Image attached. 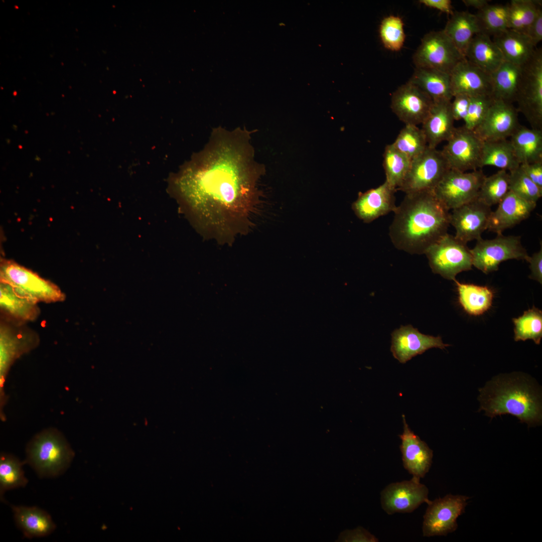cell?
<instances>
[{"mask_svg":"<svg viewBox=\"0 0 542 542\" xmlns=\"http://www.w3.org/2000/svg\"><path fill=\"white\" fill-rule=\"evenodd\" d=\"M252 133L213 128L204 148L170 179L172 193L196 229L221 245L248 234L260 205L264 167L254 159Z\"/></svg>","mask_w":542,"mask_h":542,"instance_id":"6da1fadb","label":"cell"},{"mask_svg":"<svg viewBox=\"0 0 542 542\" xmlns=\"http://www.w3.org/2000/svg\"><path fill=\"white\" fill-rule=\"evenodd\" d=\"M393 212L389 236L398 250L412 254H425L447 233L450 213L433 191L405 194Z\"/></svg>","mask_w":542,"mask_h":542,"instance_id":"7a4b0ae2","label":"cell"},{"mask_svg":"<svg viewBox=\"0 0 542 542\" xmlns=\"http://www.w3.org/2000/svg\"><path fill=\"white\" fill-rule=\"evenodd\" d=\"M479 411L491 419L502 415L516 417L528 428L540 425L541 393L531 378L520 372L501 374L479 390Z\"/></svg>","mask_w":542,"mask_h":542,"instance_id":"3957f363","label":"cell"},{"mask_svg":"<svg viewBox=\"0 0 542 542\" xmlns=\"http://www.w3.org/2000/svg\"><path fill=\"white\" fill-rule=\"evenodd\" d=\"M24 461L41 478H56L69 468L75 456L69 444L58 431L44 430L29 443Z\"/></svg>","mask_w":542,"mask_h":542,"instance_id":"277c9868","label":"cell"},{"mask_svg":"<svg viewBox=\"0 0 542 542\" xmlns=\"http://www.w3.org/2000/svg\"><path fill=\"white\" fill-rule=\"evenodd\" d=\"M0 279L18 294L36 303L61 302L65 299L57 286L14 261H1Z\"/></svg>","mask_w":542,"mask_h":542,"instance_id":"5b68a950","label":"cell"},{"mask_svg":"<svg viewBox=\"0 0 542 542\" xmlns=\"http://www.w3.org/2000/svg\"><path fill=\"white\" fill-rule=\"evenodd\" d=\"M515 101L517 110L525 116L531 128L542 130L541 49H536L530 59L522 66Z\"/></svg>","mask_w":542,"mask_h":542,"instance_id":"8992f818","label":"cell"},{"mask_svg":"<svg viewBox=\"0 0 542 542\" xmlns=\"http://www.w3.org/2000/svg\"><path fill=\"white\" fill-rule=\"evenodd\" d=\"M425 254L432 272L449 280L455 281L458 274L471 270L473 265L467 244L448 233L431 245Z\"/></svg>","mask_w":542,"mask_h":542,"instance_id":"52a82bcc","label":"cell"},{"mask_svg":"<svg viewBox=\"0 0 542 542\" xmlns=\"http://www.w3.org/2000/svg\"><path fill=\"white\" fill-rule=\"evenodd\" d=\"M485 177L480 170L467 172L449 169L433 192L446 209L453 210L477 198Z\"/></svg>","mask_w":542,"mask_h":542,"instance_id":"ba28073f","label":"cell"},{"mask_svg":"<svg viewBox=\"0 0 542 542\" xmlns=\"http://www.w3.org/2000/svg\"><path fill=\"white\" fill-rule=\"evenodd\" d=\"M470 251L473 265L486 274L497 270L504 261L526 260L529 256L522 245L520 236H505L502 233L497 234L492 239L481 238Z\"/></svg>","mask_w":542,"mask_h":542,"instance_id":"9c48e42d","label":"cell"},{"mask_svg":"<svg viewBox=\"0 0 542 542\" xmlns=\"http://www.w3.org/2000/svg\"><path fill=\"white\" fill-rule=\"evenodd\" d=\"M464 59L443 30L425 35L413 57L416 68L433 69L449 74Z\"/></svg>","mask_w":542,"mask_h":542,"instance_id":"30bf717a","label":"cell"},{"mask_svg":"<svg viewBox=\"0 0 542 542\" xmlns=\"http://www.w3.org/2000/svg\"><path fill=\"white\" fill-rule=\"evenodd\" d=\"M449 169L441 151L427 146L412 160L409 172L398 189L405 194L433 191Z\"/></svg>","mask_w":542,"mask_h":542,"instance_id":"8fae6325","label":"cell"},{"mask_svg":"<svg viewBox=\"0 0 542 542\" xmlns=\"http://www.w3.org/2000/svg\"><path fill=\"white\" fill-rule=\"evenodd\" d=\"M470 498L449 494L430 501L423 516V536H446L455 531L458 528L457 519L464 513Z\"/></svg>","mask_w":542,"mask_h":542,"instance_id":"7c38bea8","label":"cell"},{"mask_svg":"<svg viewBox=\"0 0 542 542\" xmlns=\"http://www.w3.org/2000/svg\"><path fill=\"white\" fill-rule=\"evenodd\" d=\"M441 152L450 169L461 172L480 168L483 141L463 126L456 128Z\"/></svg>","mask_w":542,"mask_h":542,"instance_id":"4fadbf2b","label":"cell"},{"mask_svg":"<svg viewBox=\"0 0 542 542\" xmlns=\"http://www.w3.org/2000/svg\"><path fill=\"white\" fill-rule=\"evenodd\" d=\"M429 489L413 477L409 480L389 484L381 492L382 509L388 514L411 513L424 502L428 504Z\"/></svg>","mask_w":542,"mask_h":542,"instance_id":"5bb4252c","label":"cell"},{"mask_svg":"<svg viewBox=\"0 0 542 542\" xmlns=\"http://www.w3.org/2000/svg\"><path fill=\"white\" fill-rule=\"evenodd\" d=\"M433 103L426 93L408 81L392 93L390 108L405 124L418 125L424 121Z\"/></svg>","mask_w":542,"mask_h":542,"instance_id":"9a60e30c","label":"cell"},{"mask_svg":"<svg viewBox=\"0 0 542 542\" xmlns=\"http://www.w3.org/2000/svg\"><path fill=\"white\" fill-rule=\"evenodd\" d=\"M491 212V207L477 198L453 209L449 214V222L455 229V237L465 244L481 239L482 233L487 229Z\"/></svg>","mask_w":542,"mask_h":542,"instance_id":"2e32d148","label":"cell"},{"mask_svg":"<svg viewBox=\"0 0 542 542\" xmlns=\"http://www.w3.org/2000/svg\"><path fill=\"white\" fill-rule=\"evenodd\" d=\"M520 124L512 103L493 99L488 112L474 131L483 141L507 139Z\"/></svg>","mask_w":542,"mask_h":542,"instance_id":"e0dca14e","label":"cell"},{"mask_svg":"<svg viewBox=\"0 0 542 542\" xmlns=\"http://www.w3.org/2000/svg\"><path fill=\"white\" fill-rule=\"evenodd\" d=\"M449 346L443 343L440 336L424 334L411 325L401 326L391 333L390 351L394 358L401 363L430 348L444 349Z\"/></svg>","mask_w":542,"mask_h":542,"instance_id":"ac0fdd59","label":"cell"},{"mask_svg":"<svg viewBox=\"0 0 542 542\" xmlns=\"http://www.w3.org/2000/svg\"><path fill=\"white\" fill-rule=\"evenodd\" d=\"M403 433L399 435V446L403 467L413 477L420 479L429 472L432 463L433 451L427 444L410 428L402 415Z\"/></svg>","mask_w":542,"mask_h":542,"instance_id":"d6986e66","label":"cell"},{"mask_svg":"<svg viewBox=\"0 0 542 542\" xmlns=\"http://www.w3.org/2000/svg\"><path fill=\"white\" fill-rule=\"evenodd\" d=\"M450 75L453 97L458 94L491 96V75L466 58L457 64Z\"/></svg>","mask_w":542,"mask_h":542,"instance_id":"ffe728a7","label":"cell"},{"mask_svg":"<svg viewBox=\"0 0 542 542\" xmlns=\"http://www.w3.org/2000/svg\"><path fill=\"white\" fill-rule=\"evenodd\" d=\"M392 188L385 181L376 188L359 193L352 208L355 215L365 223H370L396 207Z\"/></svg>","mask_w":542,"mask_h":542,"instance_id":"44dd1931","label":"cell"},{"mask_svg":"<svg viewBox=\"0 0 542 542\" xmlns=\"http://www.w3.org/2000/svg\"><path fill=\"white\" fill-rule=\"evenodd\" d=\"M536 205V203L524 200L509 191L497 209L491 212L487 229L501 234L527 219Z\"/></svg>","mask_w":542,"mask_h":542,"instance_id":"7402d4cb","label":"cell"},{"mask_svg":"<svg viewBox=\"0 0 542 542\" xmlns=\"http://www.w3.org/2000/svg\"><path fill=\"white\" fill-rule=\"evenodd\" d=\"M451 102L448 100L434 101L433 106L422 123V129L428 147L436 148L444 141H447L453 133L454 119Z\"/></svg>","mask_w":542,"mask_h":542,"instance_id":"603a6c76","label":"cell"},{"mask_svg":"<svg viewBox=\"0 0 542 542\" xmlns=\"http://www.w3.org/2000/svg\"><path fill=\"white\" fill-rule=\"evenodd\" d=\"M17 527L28 538L42 537L51 534L56 525L51 515L36 506L11 505Z\"/></svg>","mask_w":542,"mask_h":542,"instance_id":"cb8c5ba5","label":"cell"},{"mask_svg":"<svg viewBox=\"0 0 542 542\" xmlns=\"http://www.w3.org/2000/svg\"><path fill=\"white\" fill-rule=\"evenodd\" d=\"M30 336L23 331L2 323L0 328V370L3 380L14 361L30 349Z\"/></svg>","mask_w":542,"mask_h":542,"instance_id":"d4e9b609","label":"cell"},{"mask_svg":"<svg viewBox=\"0 0 542 542\" xmlns=\"http://www.w3.org/2000/svg\"><path fill=\"white\" fill-rule=\"evenodd\" d=\"M465 57L490 75L504 61L497 45L489 36L482 33L476 34L473 38L466 51Z\"/></svg>","mask_w":542,"mask_h":542,"instance_id":"484cf974","label":"cell"},{"mask_svg":"<svg viewBox=\"0 0 542 542\" xmlns=\"http://www.w3.org/2000/svg\"><path fill=\"white\" fill-rule=\"evenodd\" d=\"M505 61L522 66L533 56L535 47L525 34L507 29L493 37Z\"/></svg>","mask_w":542,"mask_h":542,"instance_id":"4316f807","label":"cell"},{"mask_svg":"<svg viewBox=\"0 0 542 542\" xmlns=\"http://www.w3.org/2000/svg\"><path fill=\"white\" fill-rule=\"evenodd\" d=\"M426 93L434 101H452L450 75L433 69L416 68L408 81Z\"/></svg>","mask_w":542,"mask_h":542,"instance_id":"83f0119b","label":"cell"},{"mask_svg":"<svg viewBox=\"0 0 542 542\" xmlns=\"http://www.w3.org/2000/svg\"><path fill=\"white\" fill-rule=\"evenodd\" d=\"M443 30L464 57L473 38L481 33L476 15L465 11L454 12Z\"/></svg>","mask_w":542,"mask_h":542,"instance_id":"f1b7e54d","label":"cell"},{"mask_svg":"<svg viewBox=\"0 0 542 542\" xmlns=\"http://www.w3.org/2000/svg\"><path fill=\"white\" fill-rule=\"evenodd\" d=\"M509 141L519 165L542 160V130L519 125Z\"/></svg>","mask_w":542,"mask_h":542,"instance_id":"f546056e","label":"cell"},{"mask_svg":"<svg viewBox=\"0 0 542 542\" xmlns=\"http://www.w3.org/2000/svg\"><path fill=\"white\" fill-rule=\"evenodd\" d=\"M522 66L504 61L491 74V96L494 99L512 103L520 84Z\"/></svg>","mask_w":542,"mask_h":542,"instance_id":"4dcf8cb0","label":"cell"},{"mask_svg":"<svg viewBox=\"0 0 542 542\" xmlns=\"http://www.w3.org/2000/svg\"><path fill=\"white\" fill-rule=\"evenodd\" d=\"M0 306L3 312L21 322L35 320L40 312L37 303L18 294L11 286L1 282Z\"/></svg>","mask_w":542,"mask_h":542,"instance_id":"1f68e13d","label":"cell"},{"mask_svg":"<svg viewBox=\"0 0 542 542\" xmlns=\"http://www.w3.org/2000/svg\"><path fill=\"white\" fill-rule=\"evenodd\" d=\"M457 287L458 301L464 311L472 316H479L491 307L494 293L487 286L462 283L454 281Z\"/></svg>","mask_w":542,"mask_h":542,"instance_id":"d6a6232c","label":"cell"},{"mask_svg":"<svg viewBox=\"0 0 542 542\" xmlns=\"http://www.w3.org/2000/svg\"><path fill=\"white\" fill-rule=\"evenodd\" d=\"M485 166L509 172L519 166L509 140L483 141L480 168Z\"/></svg>","mask_w":542,"mask_h":542,"instance_id":"836d02e7","label":"cell"},{"mask_svg":"<svg viewBox=\"0 0 542 542\" xmlns=\"http://www.w3.org/2000/svg\"><path fill=\"white\" fill-rule=\"evenodd\" d=\"M24 461H21L16 456L7 453H2L0 456V499L5 501L4 495L8 490L25 487L28 483L26 477L23 466Z\"/></svg>","mask_w":542,"mask_h":542,"instance_id":"e575fe53","label":"cell"},{"mask_svg":"<svg viewBox=\"0 0 542 542\" xmlns=\"http://www.w3.org/2000/svg\"><path fill=\"white\" fill-rule=\"evenodd\" d=\"M383 158L385 181L396 190L402 184L412 160L397 150L391 144L385 147Z\"/></svg>","mask_w":542,"mask_h":542,"instance_id":"d590c367","label":"cell"},{"mask_svg":"<svg viewBox=\"0 0 542 542\" xmlns=\"http://www.w3.org/2000/svg\"><path fill=\"white\" fill-rule=\"evenodd\" d=\"M539 0H512L508 4V29L525 34L538 11Z\"/></svg>","mask_w":542,"mask_h":542,"instance_id":"8d00e7d4","label":"cell"},{"mask_svg":"<svg viewBox=\"0 0 542 542\" xmlns=\"http://www.w3.org/2000/svg\"><path fill=\"white\" fill-rule=\"evenodd\" d=\"M515 341L532 340L539 344L542 338V311L533 306L518 318L512 319Z\"/></svg>","mask_w":542,"mask_h":542,"instance_id":"74e56055","label":"cell"},{"mask_svg":"<svg viewBox=\"0 0 542 542\" xmlns=\"http://www.w3.org/2000/svg\"><path fill=\"white\" fill-rule=\"evenodd\" d=\"M508 5H490L475 14L481 33L488 36H496L508 29Z\"/></svg>","mask_w":542,"mask_h":542,"instance_id":"f35d334b","label":"cell"},{"mask_svg":"<svg viewBox=\"0 0 542 542\" xmlns=\"http://www.w3.org/2000/svg\"><path fill=\"white\" fill-rule=\"evenodd\" d=\"M509 173L503 170L486 176L477 199L489 207L498 204L509 191Z\"/></svg>","mask_w":542,"mask_h":542,"instance_id":"ab89813d","label":"cell"},{"mask_svg":"<svg viewBox=\"0 0 542 542\" xmlns=\"http://www.w3.org/2000/svg\"><path fill=\"white\" fill-rule=\"evenodd\" d=\"M391 144L411 160L421 154L428 146L422 129L412 124H405Z\"/></svg>","mask_w":542,"mask_h":542,"instance_id":"60d3db41","label":"cell"},{"mask_svg":"<svg viewBox=\"0 0 542 542\" xmlns=\"http://www.w3.org/2000/svg\"><path fill=\"white\" fill-rule=\"evenodd\" d=\"M402 19L391 15L384 18L379 27V35L384 47L390 51H398L402 47L405 34Z\"/></svg>","mask_w":542,"mask_h":542,"instance_id":"b9f144b4","label":"cell"},{"mask_svg":"<svg viewBox=\"0 0 542 542\" xmlns=\"http://www.w3.org/2000/svg\"><path fill=\"white\" fill-rule=\"evenodd\" d=\"M509 191L526 201L536 203L542 196V189L525 174L520 166L509 172Z\"/></svg>","mask_w":542,"mask_h":542,"instance_id":"7bdbcfd3","label":"cell"},{"mask_svg":"<svg viewBox=\"0 0 542 542\" xmlns=\"http://www.w3.org/2000/svg\"><path fill=\"white\" fill-rule=\"evenodd\" d=\"M493 100L491 95L470 97L468 111L463 120V127L468 130L474 131L485 117Z\"/></svg>","mask_w":542,"mask_h":542,"instance_id":"ee69618b","label":"cell"},{"mask_svg":"<svg viewBox=\"0 0 542 542\" xmlns=\"http://www.w3.org/2000/svg\"><path fill=\"white\" fill-rule=\"evenodd\" d=\"M339 539L342 541L377 542L379 541L375 535L361 527L343 531L340 536Z\"/></svg>","mask_w":542,"mask_h":542,"instance_id":"f6af8a7d","label":"cell"},{"mask_svg":"<svg viewBox=\"0 0 542 542\" xmlns=\"http://www.w3.org/2000/svg\"><path fill=\"white\" fill-rule=\"evenodd\" d=\"M451 102V112L454 120H464L469 107L470 97L464 94L455 95Z\"/></svg>","mask_w":542,"mask_h":542,"instance_id":"bcb514c9","label":"cell"},{"mask_svg":"<svg viewBox=\"0 0 542 542\" xmlns=\"http://www.w3.org/2000/svg\"><path fill=\"white\" fill-rule=\"evenodd\" d=\"M525 35L529 38L532 45L536 46L542 40V10L537 12L534 20L528 28Z\"/></svg>","mask_w":542,"mask_h":542,"instance_id":"7dc6e473","label":"cell"},{"mask_svg":"<svg viewBox=\"0 0 542 542\" xmlns=\"http://www.w3.org/2000/svg\"><path fill=\"white\" fill-rule=\"evenodd\" d=\"M519 166L527 176L542 189V160L521 164Z\"/></svg>","mask_w":542,"mask_h":542,"instance_id":"c3c4849f","label":"cell"},{"mask_svg":"<svg viewBox=\"0 0 542 542\" xmlns=\"http://www.w3.org/2000/svg\"><path fill=\"white\" fill-rule=\"evenodd\" d=\"M540 248L536 252L533 254L531 256H528L526 261L530 264L531 270L529 278L536 281L541 284L542 283V246L540 244Z\"/></svg>","mask_w":542,"mask_h":542,"instance_id":"681fc988","label":"cell"},{"mask_svg":"<svg viewBox=\"0 0 542 542\" xmlns=\"http://www.w3.org/2000/svg\"><path fill=\"white\" fill-rule=\"evenodd\" d=\"M419 3L425 6L438 10L443 13L451 15L453 11L450 0H420Z\"/></svg>","mask_w":542,"mask_h":542,"instance_id":"f907efd6","label":"cell"},{"mask_svg":"<svg viewBox=\"0 0 542 542\" xmlns=\"http://www.w3.org/2000/svg\"><path fill=\"white\" fill-rule=\"evenodd\" d=\"M464 5L468 7H472L481 10L489 4L487 0H463Z\"/></svg>","mask_w":542,"mask_h":542,"instance_id":"816d5d0a","label":"cell"}]
</instances>
